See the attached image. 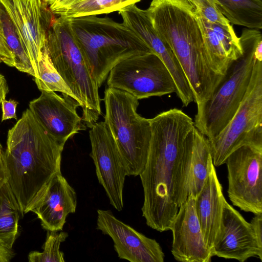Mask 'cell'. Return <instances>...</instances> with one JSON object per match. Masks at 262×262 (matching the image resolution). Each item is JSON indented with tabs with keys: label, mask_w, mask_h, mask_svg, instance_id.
I'll return each mask as SVG.
<instances>
[{
	"label": "cell",
	"mask_w": 262,
	"mask_h": 262,
	"mask_svg": "<svg viewBox=\"0 0 262 262\" xmlns=\"http://www.w3.org/2000/svg\"><path fill=\"white\" fill-rule=\"evenodd\" d=\"M225 201L222 186L212 162L206 182L194 199L195 210L204 239L211 251L219 230Z\"/></svg>",
	"instance_id": "ffe728a7"
},
{
	"label": "cell",
	"mask_w": 262,
	"mask_h": 262,
	"mask_svg": "<svg viewBox=\"0 0 262 262\" xmlns=\"http://www.w3.org/2000/svg\"><path fill=\"white\" fill-rule=\"evenodd\" d=\"M38 72V78L34 80L40 91L59 92L71 97L78 102L77 98L55 68L49 55L47 42L39 61Z\"/></svg>",
	"instance_id": "d4e9b609"
},
{
	"label": "cell",
	"mask_w": 262,
	"mask_h": 262,
	"mask_svg": "<svg viewBox=\"0 0 262 262\" xmlns=\"http://www.w3.org/2000/svg\"><path fill=\"white\" fill-rule=\"evenodd\" d=\"M0 16L5 41L15 58L14 67L20 72L27 73L35 77V73L29 58L10 18L1 3Z\"/></svg>",
	"instance_id": "484cf974"
},
{
	"label": "cell",
	"mask_w": 262,
	"mask_h": 262,
	"mask_svg": "<svg viewBox=\"0 0 262 262\" xmlns=\"http://www.w3.org/2000/svg\"><path fill=\"white\" fill-rule=\"evenodd\" d=\"M20 208L7 181L0 190V244L12 248L18 233Z\"/></svg>",
	"instance_id": "7402d4cb"
},
{
	"label": "cell",
	"mask_w": 262,
	"mask_h": 262,
	"mask_svg": "<svg viewBox=\"0 0 262 262\" xmlns=\"http://www.w3.org/2000/svg\"><path fill=\"white\" fill-rule=\"evenodd\" d=\"M47 44L55 68L82 108L83 122L91 128L102 114L99 88L89 71L67 18L60 16L53 20Z\"/></svg>",
	"instance_id": "8992f818"
},
{
	"label": "cell",
	"mask_w": 262,
	"mask_h": 262,
	"mask_svg": "<svg viewBox=\"0 0 262 262\" xmlns=\"http://www.w3.org/2000/svg\"><path fill=\"white\" fill-rule=\"evenodd\" d=\"M207 20L227 25L228 19L220 12L213 0H187Z\"/></svg>",
	"instance_id": "f1b7e54d"
},
{
	"label": "cell",
	"mask_w": 262,
	"mask_h": 262,
	"mask_svg": "<svg viewBox=\"0 0 262 262\" xmlns=\"http://www.w3.org/2000/svg\"><path fill=\"white\" fill-rule=\"evenodd\" d=\"M214 256L244 262L252 257L262 260V248L250 223L225 201L219 230L212 249Z\"/></svg>",
	"instance_id": "2e32d148"
},
{
	"label": "cell",
	"mask_w": 262,
	"mask_h": 262,
	"mask_svg": "<svg viewBox=\"0 0 262 262\" xmlns=\"http://www.w3.org/2000/svg\"><path fill=\"white\" fill-rule=\"evenodd\" d=\"M18 103L14 100H7L6 98L1 102L2 116V121L10 119H17L16 107Z\"/></svg>",
	"instance_id": "f546056e"
},
{
	"label": "cell",
	"mask_w": 262,
	"mask_h": 262,
	"mask_svg": "<svg viewBox=\"0 0 262 262\" xmlns=\"http://www.w3.org/2000/svg\"><path fill=\"white\" fill-rule=\"evenodd\" d=\"M90 156L99 183L110 204L120 211L123 207V190L128 176L125 163L116 142L104 121L96 122L89 131Z\"/></svg>",
	"instance_id": "4fadbf2b"
},
{
	"label": "cell",
	"mask_w": 262,
	"mask_h": 262,
	"mask_svg": "<svg viewBox=\"0 0 262 262\" xmlns=\"http://www.w3.org/2000/svg\"><path fill=\"white\" fill-rule=\"evenodd\" d=\"M250 224L259 246L262 248V213L254 214Z\"/></svg>",
	"instance_id": "4dcf8cb0"
},
{
	"label": "cell",
	"mask_w": 262,
	"mask_h": 262,
	"mask_svg": "<svg viewBox=\"0 0 262 262\" xmlns=\"http://www.w3.org/2000/svg\"><path fill=\"white\" fill-rule=\"evenodd\" d=\"M196 12L209 66L215 73L224 76L232 62L226 57L221 42L210 26L209 21L197 10Z\"/></svg>",
	"instance_id": "603a6c76"
},
{
	"label": "cell",
	"mask_w": 262,
	"mask_h": 262,
	"mask_svg": "<svg viewBox=\"0 0 262 262\" xmlns=\"http://www.w3.org/2000/svg\"><path fill=\"white\" fill-rule=\"evenodd\" d=\"M104 122L113 136L125 164L128 176H139L147 159L151 138L150 119L137 112L138 99L116 88H106Z\"/></svg>",
	"instance_id": "52a82bcc"
},
{
	"label": "cell",
	"mask_w": 262,
	"mask_h": 262,
	"mask_svg": "<svg viewBox=\"0 0 262 262\" xmlns=\"http://www.w3.org/2000/svg\"><path fill=\"white\" fill-rule=\"evenodd\" d=\"M211 29L215 33L227 58L231 62L238 59L243 53L239 38L236 35L232 26L224 25L209 21Z\"/></svg>",
	"instance_id": "83f0119b"
},
{
	"label": "cell",
	"mask_w": 262,
	"mask_h": 262,
	"mask_svg": "<svg viewBox=\"0 0 262 262\" xmlns=\"http://www.w3.org/2000/svg\"></svg>",
	"instance_id": "ab89813d"
},
{
	"label": "cell",
	"mask_w": 262,
	"mask_h": 262,
	"mask_svg": "<svg viewBox=\"0 0 262 262\" xmlns=\"http://www.w3.org/2000/svg\"><path fill=\"white\" fill-rule=\"evenodd\" d=\"M107 85L126 91L138 100L176 92L169 70L153 52L133 56L119 62L110 71Z\"/></svg>",
	"instance_id": "9c48e42d"
},
{
	"label": "cell",
	"mask_w": 262,
	"mask_h": 262,
	"mask_svg": "<svg viewBox=\"0 0 262 262\" xmlns=\"http://www.w3.org/2000/svg\"><path fill=\"white\" fill-rule=\"evenodd\" d=\"M97 229L113 240L118 256L130 262H163L165 255L155 239L116 218L110 210L98 209Z\"/></svg>",
	"instance_id": "9a60e30c"
},
{
	"label": "cell",
	"mask_w": 262,
	"mask_h": 262,
	"mask_svg": "<svg viewBox=\"0 0 262 262\" xmlns=\"http://www.w3.org/2000/svg\"><path fill=\"white\" fill-rule=\"evenodd\" d=\"M123 23L132 29L164 62L171 74L176 86L177 96L183 106L194 101L192 92L176 56L168 45L160 37L152 26L146 10L135 4L118 11Z\"/></svg>",
	"instance_id": "5bb4252c"
},
{
	"label": "cell",
	"mask_w": 262,
	"mask_h": 262,
	"mask_svg": "<svg viewBox=\"0 0 262 262\" xmlns=\"http://www.w3.org/2000/svg\"><path fill=\"white\" fill-rule=\"evenodd\" d=\"M225 164L232 204L247 212L262 213V149L243 146L232 152Z\"/></svg>",
	"instance_id": "30bf717a"
},
{
	"label": "cell",
	"mask_w": 262,
	"mask_h": 262,
	"mask_svg": "<svg viewBox=\"0 0 262 262\" xmlns=\"http://www.w3.org/2000/svg\"><path fill=\"white\" fill-rule=\"evenodd\" d=\"M9 92V86L5 76L0 73V104Z\"/></svg>",
	"instance_id": "e575fe53"
},
{
	"label": "cell",
	"mask_w": 262,
	"mask_h": 262,
	"mask_svg": "<svg viewBox=\"0 0 262 262\" xmlns=\"http://www.w3.org/2000/svg\"><path fill=\"white\" fill-rule=\"evenodd\" d=\"M212 158L208 138L195 126L185 140L173 176V198L179 208L187 198L194 199L209 174Z\"/></svg>",
	"instance_id": "7c38bea8"
},
{
	"label": "cell",
	"mask_w": 262,
	"mask_h": 262,
	"mask_svg": "<svg viewBox=\"0 0 262 262\" xmlns=\"http://www.w3.org/2000/svg\"><path fill=\"white\" fill-rule=\"evenodd\" d=\"M220 12L232 24L249 29L262 28L261 0H213Z\"/></svg>",
	"instance_id": "44dd1931"
},
{
	"label": "cell",
	"mask_w": 262,
	"mask_h": 262,
	"mask_svg": "<svg viewBox=\"0 0 262 262\" xmlns=\"http://www.w3.org/2000/svg\"><path fill=\"white\" fill-rule=\"evenodd\" d=\"M151 138L147 159L139 175L144 194L141 208L147 225L162 232L169 230L179 208L173 198V176L178 158L192 119L174 108L150 119Z\"/></svg>",
	"instance_id": "6da1fadb"
},
{
	"label": "cell",
	"mask_w": 262,
	"mask_h": 262,
	"mask_svg": "<svg viewBox=\"0 0 262 262\" xmlns=\"http://www.w3.org/2000/svg\"><path fill=\"white\" fill-rule=\"evenodd\" d=\"M146 11L153 27L178 60L194 101L196 105L206 101L224 76L209 66L196 9L187 0H152Z\"/></svg>",
	"instance_id": "3957f363"
},
{
	"label": "cell",
	"mask_w": 262,
	"mask_h": 262,
	"mask_svg": "<svg viewBox=\"0 0 262 262\" xmlns=\"http://www.w3.org/2000/svg\"><path fill=\"white\" fill-rule=\"evenodd\" d=\"M15 256L12 248L0 244V262H8Z\"/></svg>",
	"instance_id": "836d02e7"
},
{
	"label": "cell",
	"mask_w": 262,
	"mask_h": 262,
	"mask_svg": "<svg viewBox=\"0 0 262 262\" xmlns=\"http://www.w3.org/2000/svg\"><path fill=\"white\" fill-rule=\"evenodd\" d=\"M65 143L50 134L29 108L8 130L4 151L8 182L22 216L31 211L51 179L61 171Z\"/></svg>",
	"instance_id": "7a4b0ae2"
},
{
	"label": "cell",
	"mask_w": 262,
	"mask_h": 262,
	"mask_svg": "<svg viewBox=\"0 0 262 262\" xmlns=\"http://www.w3.org/2000/svg\"><path fill=\"white\" fill-rule=\"evenodd\" d=\"M140 1L83 0L59 11L56 14L69 18L107 14L119 11Z\"/></svg>",
	"instance_id": "cb8c5ba5"
},
{
	"label": "cell",
	"mask_w": 262,
	"mask_h": 262,
	"mask_svg": "<svg viewBox=\"0 0 262 262\" xmlns=\"http://www.w3.org/2000/svg\"><path fill=\"white\" fill-rule=\"evenodd\" d=\"M1 0H0V5L1 3ZM0 39H2L3 41L6 42L5 39V36H4L3 28H2L1 16H0Z\"/></svg>",
	"instance_id": "8d00e7d4"
},
{
	"label": "cell",
	"mask_w": 262,
	"mask_h": 262,
	"mask_svg": "<svg viewBox=\"0 0 262 262\" xmlns=\"http://www.w3.org/2000/svg\"><path fill=\"white\" fill-rule=\"evenodd\" d=\"M262 61H255L249 84L236 112L223 129L209 140L213 164H225L237 148L262 149Z\"/></svg>",
	"instance_id": "ba28073f"
},
{
	"label": "cell",
	"mask_w": 262,
	"mask_h": 262,
	"mask_svg": "<svg viewBox=\"0 0 262 262\" xmlns=\"http://www.w3.org/2000/svg\"><path fill=\"white\" fill-rule=\"evenodd\" d=\"M47 5L50 6L52 5L56 0H42Z\"/></svg>",
	"instance_id": "74e56055"
},
{
	"label": "cell",
	"mask_w": 262,
	"mask_h": 262,
	"mask_svg": "<svg viewBox=\"0 0 262 262\" xmlns=\"http://www.w3.org/2000/svg\"><path fill=\"white\" fill-rule=\"evenodd\" d=\"M0 62H4L7 66L12 67V65L5 54L0 50Z\"/></svg>",
	"instance_id": "d590c367"
},
{
	"label": "cell",
	"mask_w": 262,
	"mask_h": 262,
	"mask_svg": "<svg viewBox=\"0 0 262 262\" xmlns=\"http://www.w3.org/2000/svg\"><path fill=\"white\" fill-rule=\"evenodd\" d=\"M83 0H56L49 6L52 13L56 14L59 11Z\"/></svg>",
	"instance_id": "1f68e13d"
},
{
	"label": "cell",
	"mask_w": 262,
	"mask_h": 262,
	"mask_svg": "<svg viewBox=\"0 0 262 262\" xmlns=\"http://www.w3.org/2000/svg\"><path fill=\"white\" fill-rule=\"evenodd\" d=\"M76 207V191L60 171L51 179L31 211L36 214L44 229L59 231L68 215L74 213Z\"/></svg>",
	"instance_id": "d6986e66"
},
{
	"label": "cell",
	"mask_w": 262,
	"mask_h": 262,
	"mask_svg": "<svg viewBox=\"0 0 262 262\" xmlns=\"http://www.w3.org/2000/svg\"><path fill=\"white\" fill-rule=\"evenodd\" d=\"M169 230L172 233L171 252L176 260L211 261L213 255L205 242L192 196H189L179 207Z\"/></svg>",
	"instance_id": "ac0fdd59"
},
{
	"label": "cell",
	"mask_w": 262,
	"mask_h": 262,
	"mask_svg": "<svg viewBox=\"0 0 262 262\" xmlns=\"http://www.w3.org/2000/svg\"><path fill=\"white\" fill-rule=\"evenodd\" d=\"M239 38L242 55L232 62L211 97L197 105L194 125L209 140L227 125L243 100L256 60L255 48L262 35L258 30L248 28L243 29Z\"/></svg>",
	"instance_id": "5b68a950"
},
{
	"label": "cell",
	"mask_w": 262,
	"mask_h": 262,
	"mask_svg": "<svg viewBox=\"0 0 262 262\" xmlns=\"http://www.w3.org/2000/svg\"><path fill=\"white\" fill-rule=\"evenodd\" d=\"M38 78V63L55 19L42 0H1Z\"/></svg>",
	"instance_id": "8fae6325"
},
{
	"label": "cell",
	"mask_w": 262,
	"mask_h": 262,
	"mask_svg": "<svg viewBox=\"0 0 262 262\" xmlns=\"http://www.w3.org/2000/svg\"><path fill=\"white\" fill-rule=\"evenodd\" d=\"M67 19L89 71L98 88L119 62L133 56L153 52L123 23L96 15Z\"/></svg>",
	"instance_id": "277c9868"
},
{
	"label": "cell",
	"mask_w": 262,
	"mask_h": 262,
	"mask_svg": "<svg viewBox=\"0 0 262 262\" xmlns=\"http://www.w3.org/2000/svg\"><path fill=\"white\" fill-rule=\"evenodd\" d=\"M7 181L8 179L4 159V150L0 143V190Z\"/></svg>",
	"instance_id": "d6a6232c"
},
{
	"label": "cell",
	"mask_w": 262,
	"mask_h": 262,
	"mask_svg": "<svg viewBox=\"0 0 262 262\" xmlns=\"http://www.w3.org/2000/svg\"><path fill=\"white\" fill-rule=\"evenodd\" d=\"M47 231L43 251H32L28 255L29 262H64V254L60 250L61 243L68 236L66 232Z\"/></svg>",
	"instance_id": "4316f807"
},
{
	"label": "cell",
	"mask_w": 262,
	"mask_h": 262,
	"mask_svg": "<svg viewBox=\"0 0 262 262\" xmlns=\"http://www.w3.org/2000/svg\"><path fill=\"white\" fill-rule=\"evenodd\" d=\"M0 63H1V62H0Z\"/></svg>",
	"instance_id": "f35d334b"
},
{
	"label": "cell",
	"mask_w": 262,
	"mask_h": 262,
	"mask_svg": "<svg viewBox=\"0 0 262 262\" xmlns=\"http://www.w3.org/2000/svg\"><path fill=\"white\" fill-rule=\"evenodd\" d=\"M62 95L54 91H41L38 98L29 102V108L50 134L66 143L85 130L86 126L77 113L79 103L70 96Z\"/></svg>",
	"instance_id": "e0dca14e"
}]
</instances>
